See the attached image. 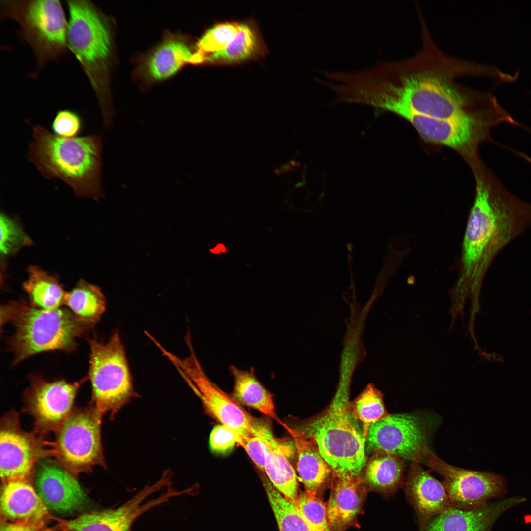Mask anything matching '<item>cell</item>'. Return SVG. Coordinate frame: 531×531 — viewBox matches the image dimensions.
<instances>
[{"mask_svg": "<svg viewBox=\"0 0 531 531\" xmlns=\"http://www.w3.org/2000/svg\"><path fill=\"white\" fill-rule=\"evenodd\" d=\"M422 44L413 56L380 61L361 72L358 90L367 105L393 112L404 109L440 119H457L484 110L492 95L460 83V78L499 79L495 67L449 55L439 48L422 15Z\"/></svg>", "mask_w": 531, "mask_h": 531, "instance_id": "1", "label": "cell"}, {"mask_svg": "<svg viewBox=\"0 0 531 531\" xmlns=\"http://www.w3.org/2000/svg\"><path fill=\"white\" fill-rule=\"evenodd\" d=\"M474 201L462 243L458 278L451 294L480 305L482 284L498 254L531 226V202L510 192L491 171L475 170Z\"/></svg>", "mask_w": 531, "mask_h": 531, "instance_id": "2", "label": "cell"}, {"mask_svg": "<svg viewBox=\"0 0 531 531\" xmlns=\"http://www.w3.org/2000/svg\"><path fill=\"white\" fill-rule=\"evenodd\" d=\"M31 136L27 157L45 177L64 182L79 197H103L101 137H62L40 125L33 127Z\"/></svg>", "mask_w": 531, "mask_h": 531, "instance_id": "3", "label": "cell"}, {"mask_svg": "<svg viewBox=\"0 0 531 531\" xmlns=\"http://www.w3.org/2000/svg\"><path fill=\"white\" fill-rule=\"evenodd\" d=\"M350 402L341 389L326 409L295 428L316 443L335 476H361L367 460L363 426Z\"/></svg>", "mask_w": 531, "mask_h": 531, "instance_id": "4", "label": "cell"}, {"mask_svg": "<svg viewBox=\"0 0 531 531\" xmlns=\"http://www.w3.org/2000/svg\"><path fill=\"white\" fill-rule=\"evenodd\" d=\"M68 47L73 53L97 97L103 122L113 121L108 84L112 37L107 17L90 0L66 1Z\"/></svg>", "mask_w": 531, "mask_h": 531, "instance_id": "5", "label": "cell"}, {"mask_svg": "<svg viewBox=\"0 0 531 531\" xmlns=\"http://www.w3.org/2000/svg\"><path fill=\"white\" fill-rule=\"evenodd\" d=\"M1 312V323H11L15 329L9 342L15 364L41 352L74 349L76 339L93 327L65 308L45 310L16 301Z\"/></svg>", "mask_w": 531, "mask_h": 531, "instance_id": "6", "label": "cell"}, {"mask_svg": "<svg viewBox=\"0 0 531 531\" xmlns=\"http://www.w3.org/2000/svg\"><path fill=\"white\" fill-rule=\"evenodd\" d=\"M0 14L15 20L19 34L31 48L38 69L66 51L68 23L58 0H1Z\"/></svg>", "mask_w": 531, "mask_h": 531, "instance_id": "7", "label": "cell"}, {"mask_svg": "<svg viewBox=\"0 0 531 531\" xmlns=\"http://www.w3.org/2000/svg\"><path fill=\"white\" fill-rule=\"evenodd\" d=\"M88 342L92 406L102 416L109 413L113 417L137 395L124 346L117 330L106 342L94 337Z\"/></svg>", "mask_w": 531, "mask_h": 531, "instance_id": "8", "label": "cell"}, {"mask_svg": "<svg viewBox=\"0 0 531 531\" xmlns=\"http://www.w3.org/2000/svg\"><path fill=\"white\" fill-rule=\"evenodd\" d=\"M102 415L92 405L75 409L56 431L51 453L75 476L105 466L101 439Z\"/></svg>", "mask_w": 531, "mask_h": 531, "instance_id": "9", "label": "cell"}, {"mask_svg": "<svg viewBox=\"0 0 531 531\" xmlns=\"http://www.w3.org/2000/svg\"><path fill=\"white\" fill-rule=\"evenodd\" d=\"M190 338L188 333L185 340L190 354L185 359H180L159 343L156 346L185 378L205 409L221 424L232 430L238 439L254 434L256 418L208 378L197 357Z\"/></svg>", "mask_w": 531, "mask_h": 531, "instance_id": "10", "label": "cell"}, {"mask_svg": "<svg viewBox=\"0 0 531 531\" xmlns=\"http://www.w3.org/2000/svg\"><path fill=\"white\" fill-rule=\"evenodd\" d=\"M420 463H423L443 478L452 507L464 510L480 508L490 499L506 491L504 478L494 473L462 469L452 466L426 449Z\"/></svg>", "mask_w": 531, "mask_h": 531, "instance_id": "11", "label": "cell"}, {"mask_svg": "<svg viewBox=\"0 0 531 531\" xmlns=\"http://www.w3.org/2000/svg\"><path fill=\"white\" fill-rule=\"evenodd\" d=\"M428 428L425 420L414 413L389 414L371 424L365 440L366 452L384 453L420 463L428 448Z\"/></svg>", "mask_w": 531, "mask_h": 531, "instance_id": "12", "label": "cell"}, {"mask_svg": "<svg viewBox=\"0 0 531 531\" xmlns=\"http://www.w3.org/2000/svg\"><path fill=\"white\" fill-rule=\"evenodd\" d=\"M63 380L48 381L39 375H31L25 391L26 410L34 420L38 431H57L70 414L81 384Z\"/></svg>", "mask_w": 531, "mask_h": 531, "instance_id": "13", "label": "cell"}, {"mask_svg": "<svg viewBox=\"0 0 531 531\" xmlns=\"http://www.w3.org/2000/svg\"><path fill=\"white\" fill-rule=\"evenodd\" d=\"M163 487L158 481L144 488L120 506L113 509L83 514L74 519L62 520L54 531H131L134 522L148 510L164 503L172 498L166 491L158 497L143 503L150 495Z\"/></svg>", "mask_w": 531, "mask_h": 531, "instance_id": "14", "label": "cell"}, {"mask_svg": "<svg viewBox=\"0 0 531 531\" xmlns=\"http://www.w3.org/2000/svg\"><path fill=\"white\" fill-rule=\"evenodd\" d=\"M17 417L11 413L1 421L0 471L3 483L30 482L35 464L46 453L35 435L21 429Z\"/></svg>", "mask_w": 531, "mask_h": 531, "instance_id": "15", "label": "cell"}, {"mask_svg": "<svg viewBox=\"0 0 531 531\" xmlns=\"http://www.w3.org/2000/svg\"><path fill=\"white\" fill-rule=\"evenodd\" d=\"M36 491L48 510L62 514L82 511L89 500L76 476L60 465L45 462L35 476Z\"/></svg>", "mask_w": 531, "mask_h": 531, "instance_id": "16", "label": "cell"}, {"mask_svg": "<svg viewBox=\"0 0 531 531\" xmlns=\"http://www.w3.org/2000/svg\"><path fill=\"white\" fill-rule=\"evenodd\" d=\"M255 429L266 446L264 472L274 487L298 507L297 475L290 460L295 450L293 441L291 443L276 438L266 419L257 418Z\"/></svg>", "mask_w": 531, "mask_h": 531, "instance_id": "17", "label": "cell"}, {"mask_svg": "<svg viewBox=\"0 0 531 531\" xmlns=\"http://www.w3.org/2000/svg\"><path fill=\"white\" fill-rule=\"evenodd\" d=\"M416 461L411 462L404 482L406 499L413 507L419 531L434 517L452 507L443 483L432 476Z\"/></svg>", "mask_w": 531, "mask_h": 531, "instance_id": "18", "label": "cell"}, {"mask_svg": "<svg viewBox=\"0 0 531 531\" xmlns=\"http://www.w3.org/2000/svg\"><path fill=\"white\" fill-rule=\"evenodd\" d=\"M525 501L523 497L514 496L472 510L451 507L432 518L423 531H491L503 514Z\"/></svg>", "mask_w": 531, "mask_h": 531, "instance_id": "19", "label": "cell"}, {"mask_svg": "<svg viewBox=\"0 0 531 531\" xmlns=\"http://www.w3.org/2000/svg\"><path fill=\"white\" fill-rule=\"evenodd\" d=\"M51 519L49 510L30 482L17 480L3 483L0 520L47 528Z\"/></svg>", "mask_w": 531, "mask_h": 531, "instance_id": "20", "label": "cell"}, {"mask_svg": "<svg viewBox=\"0 0 531 531\" xmlns=\"http://www.w3.org/2000/svg\"><path fill=\"white\" fill-rule=\"evenodd\" d=\"M336 479L326 506L333 531H345L354 522L360 511L365 493L361 476L346 474Z\"/></svg>", "mask_w": 531, "mask_h": 531, "instance_id": "21", "label": "cell"}, {"mask_svg": "<svg viewBox=\"0 0 531 531\" xmlns=\"http://www.w3.org/2000/svg\"><path fill=\"white\" fill-rule=\"evenodd\" d=\"M297 456L296 469L305 492L317 495L328 480L333 470L322 455L316 443L301 432L287 425Z\"/></svg>", "mask_w": 531, "mask_h": 531, "instance_id": "22", "label": "cell"}, {"mask_svg": "<svg viewBox=\"0 0 531 531\" xmlns=\"http://www.w3.org/2000/svg\"><path fill=\"white\" fill-rule=\"evenodd\" d=\"M229 371L234 380L232 397L234 400L240 405L256 410L285 427L286 424L276 415L272 394L259 381L254 369L241 370L231 365Z\"/></svg>", "mask_w": 531, "mask_h": 531, "instance_id": "23", "label": "cell"}, {"mask_svg": "<svg viewBox=\"0 0 531 531\" xmlns=\"http://www.w3.org/2000/svg\"><path fill=\"white\" fill-rule=\"evenodd\" d=\"M405 468L404 460L387 453H375L367 459L361 477L371 488L392 494L404 485Z\"/></svg>", "mask_w": 531, "mask_h": 531, "instance_id": "24", "label": "cell"}, {"mask_svg": "<svg viewBox=\"0 0 531 531\" xmlns=\"http://www.w3.org/2000/svg\"><path fill=\"white\" fill-rule=\"evenodd\" d=\"M187 63L195 64L194 51L181 40L170 39L153 52L145 68L150 79L159 81L172 76Z\"/></svg>", "mask_w": 531, "mask_h": 531, "instance_id": "25", "label": "cell"}, {"mask_svg": "<svg viewBox=\"0 0 531 531\" xmlns=\"http://www.w3.org/2000/svg\"><path fill=\"white\" fill-rule=\"evenodd\" d=\"M265 51L264 44L255 26L252 23H240L233 40L222 51L206 57L204 63L233 64L259 57Z\"/></svg>", "mask_w": 531, "mask_h": 531, "instance_id": "26", "label": "cell"}, {"mask_svg": "<svg viewBox=\"0 0 531 531\" xmlns=\"http://www.w3.org/2000/svg\"><path fill=\"white\" fill-rule=\"evenodd\" d=\"M23 288L29 295L31 305L42 309L60 308L65 303L67 292L58 280L35 266L28 268V279Z\"/></svg>", "mask_w": 531, "mask_h": 531, "instance_id": "27", "label": "cell"}, {"mask_svg": "<svg viewBox=\"0 0 531 531\" xmlns=\"http://www.w3.org/2000/svg\"><path fill=\"white\" fill-rule=\"evenodd\" d=\"M65 305L82 321L94 326L106 310L105 297L97 286L80 280L66 293Z\"/></svg>", "mask_w": 531, "mask_h": 531, "instance_id": "28", "label": "cell"}, {"mask_svg": "<svg viewBox=\"0 0 531 531\" xmlns=\"http://www.w3.org/2000/svg\"><path fill=\"white\" fill-rule=\"evenodd\" d=\"M262 480L280 531H312L299 508L278 491L267 477L263 476Z\"/></svg>", "mask_w": 531, "mask_h": 531, "instance_id": "29", "label": "cell"}, {"mask_svg": "<svg viewBox=\"0 0 531 531\" xmlns=\"http://www.w3.org/2000/svg\"><path fill=\"white\" fill-rule=\"evenodd\" d=\"M240 24L223 22L208 30L197 43L194 51L195 64L204 63L206 57L225 49L236 34Z\"/></svg>", "mask_w": 531, "mask_h": 531, "instance_id": "30", "label": "cell"}, {"mask_svg": "<svg viewBox=\"0 0 531 531\" xmlns=\"http://www.w3.org/2000/svg\"><path fill=\"white\" fill-rule=\"evenodd\" d=\"M350 405L353 413L363 425L365 436L371 424L389 415L385 407L382 393L371 384L351 402Z\"/></svg>", "mask_w": 531, "mask_h": 531, "instance_id": "31", "label": "cell"}, {"mask_svg": "<svg viewBox=\"0 0 531 531\" xmlns=\"http://www.w3.org/2000/svg\"><path fill=\"white\" fill-rule=\"evenodd\" d=\"M298 508L312 531H333L326 506L317 495L301 492L298 496Z\"/></svg>", "mask_w": 531, "mask_h": 531, "instance_id": "32", "label": "cell"}, {"mask_svg": "<svg viewBox=\"0 0 531 531\" xmlns=\"http://www.w3.org/2000/svg\"><path fill=\"white\" fill-rule=\"evenodd\" d=\"M1 254L6 256L31 244V240L20 226L4 214L0 216Z\"/></svg>", "mask_w": 531, "mask_h": 531, "instance_id": "33", "label": "cell"}, {"mask_svg": "<svg viewBox=\"0 0 531 531\" xmlns=\"http://www.w3.org/2000/svg\"><path fill=\"white\" fill-rule=\"evenodd\" d=\"M80 115L70 109L58 111L52 121L51 128L54 134L65 138L78 137L83 130Z\"/></svg>", "mask_w": 531, "mask_h": 531, "instance_id": "34", "label": "cell"}, {"mask_svg": "<svg viewBox=\"0 0 531 531\" xmlns=\"http://www.w3.org/2000/svg\"><path fill=\"white\" fill-rule=\"evenodd\" d=\"M237 445L244 449L257 468L261 472H264L266 462V446L256 430L253 434L239 438Z\"/></svg>", "mask_w": 531, "mask_h": 531, "instance_id": "35", "label": "cell"}, {"mask_svg": "<svg viewBox=\"0 0 531 531\" xmlns=\"http://www.w3.org/2000/svg\"><path fill=\"white\" fill-rule=\"evenodd\" d=\"M238 436L227 427L219 424L212 430L209 437V445L215 452L224 453L232 449L237 444Z\"/></svg>", "mask_w": 531, "mask_h": 531, "instance_id": "36", "label": "cell"}, {"mask_svg": "<svg viewBox=\"0 0 531 531\" xmlns=\"http://www.w3.org/2000/svg\"><path fill=\"white\" fill-rule=\"evenodd\" d=\"M0 531H52V530H50L48 527H39L0 520Z\"/></svg>", "mask_w": 531, "mask_h": 531, "instance_id": "37", "label": "cell"}]
</instances>
